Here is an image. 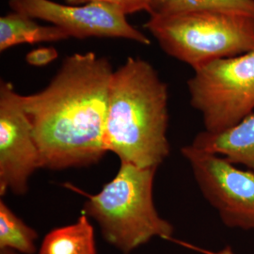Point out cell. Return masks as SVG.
Wrapping results in <instances>:
<instances>
[{"mask_svg":"<svg viewBox=\"0 0 254 254\" xmlns=\"http://www.w3.org/2000/svg\"><path fill=\"white\" fill-rule=\"evenodd\" d=\"M169 241H173V242H175V243H177V244H179V245L183 246V247H185V248H188V249H190V250L195 251V252H198V253H200V254H234V252H233V250H232L230 247H226V248H224L223 250H221V251H219V252L215 253V252H212V251L204 250V249H201V248H199V247L191 245V244H190V243H187V242H183V241H179V240L173 239V237H172V238H170V239H169Z\"/></svg>","mask_w":254,"mask_h":254,"instance_id":"cell-16","label":"cell"},{"mask_svg":"<svg viewBox=\"0 0 254 254\" xmlns=\"http://www.w3.org/2000/svg\"><path fill=\"white\" fill-rule=\"evenodd\" d=\"M37 239L36 231L17 217L4 200H0V250L34 254Z\"/></svg>","mask_w":254,"mask_h":254,"instance_id":"cell-13","label":"cell"},{"mask_svg":"<svg viewBox=\"0 0 254 254\" xmlns=\"http://www.w3.org/2000/svg\"><path fill=\"white\" fill-rule=\"evenodd\" d=\"M114 71L107 58L75 53L64 60L45 89L22 94L42 169L90 167L108 153L105 127Z\"/></svg>","mask_w":254,"mask_h":254,"instance_id":"cell-1","label":"cell"},{"mask_svg":"<svg viewBox=\"0 0 254 254\" xmlns=\"http://www.w3.org/2000/svg\"><path fill=\"white\" fill-rule=\"evenodd\" d=\"M144 27L164 51L193 70L254 50V20L219 11L151 15Z\"/></svg>","mask_w":254,"mask_h":254,"instance_id":"cell-4","label":"cell"},{"mask_svg":"<svg viewBox=\"0 0 254 254\" xmlns=\"http://www.w3.org/2000/svg\"><path fill=\"white\" fill-rule=\"evenodd\" d=\"M71 5H80L89 2H105L117 7L127 15L138 11H149L152 0H65Z\"/></svg>","mask_w":254,"mask_h":254,"instance_id":"cell-14","label":"cell"},{"mask_svg":"<svg viewBox=\"0 0 254 254\" xmlns=\"http://www.w3.org/2000/svg\"><path fill=\"white\" fill-rule=\"evenodd\" d=\"M191 145L220 155L231 163L244 165L254 173V112L224 131L200 132Z\"/></svg>","mask_w":254,"mask_h":254,"instance_id":"cell-9","label":"cell"},{"mask_svg":"<svg viewBox=\"0 0 254 254\" xmlns=\"http://www.w3.org/2000/svg\"><path fill=\"white\" fill-rule=\"evenodd\" d=\"M209 203L230 228L254 231V173L242 171L226 158L193 146L181 149Z\"/></svg>","mask_w":254,"mask_h":254,"instance_id":"cell-6","label":"cell"},{"mask_svg":"<svg viewBox=\"0 0 254 254\" xmlns=\"http://www.w3.org/2000/svg\"><path fill=\"white\" fill-rule=\"evenodd\" d=\"M156 170L121 162L115 177L98 193L87 195L83 204L82 213L98 223L106 241L122 254H131L154 237L172 238L173 225L154 205Z\"/></svg>","mask_w":254,"mask_h":254,"instance_id":"cell-3","label":"cell"},{"mask_svg":"<svg viewBox=\"0 0 254 254\" xmlns=\"http://www.w3.org/2000/svg\"><path fill=\"white\" fill-rule=\"evenodd\" d=\"M0 254H20L10 250H0Z\"/></svg>","mask_w":254,"mask_h":254,"instance_id":"cell-17","label":"cell"},{"mask_svg":"<svg viewBox=\"0 0 254 254\" xmlns=\"http://www.w3.org/2000/svg\"><path fill=\"white\" fill-rule=\"evenodd\" d=\"M169 92L154 66L128 58L114 71L105 127L108 152L121 162L158 168L171 153Z\"/></svg>","mask_w":254,"mask_h":254,"instance_id":"cell-2","label":"cell"},{"mask_svg":"<svg viewBox=\"0 0 254 254\" xmlns=\"http://www.w3.org/2000/svg\"><path fill=\"white\" fill-rule=\"evenodd\" d=\"M22 94L11 82H0V196H23L32 174L42 169L39 148L24 109Z\"/></svg>","mask_w":254,"mask_h":254,"instance_id":"cell-7","label":"cell"},{"mask_svg":"<svg viewBox=\"0 0 254 254\" xmlns=\"http://www.w3.org/2000/svg\"><path fill=\"white\" fill-rule=\"evenodd\" d=\"M70 37L54 25L44 26L23 13L11 11L0 18V51L25 44L51 43L67 40Z\"/></svg>","mask_w":254,"mask_h":254,"instance_id":"cell-10","label":"cell"},{"mask_svg":"<svg viewBox=\"0 0 254 254\" xmlns=\"http://www.w3.org/2000/svg\"><path fill=\"white\" fill-rule=\"evenodd\" d=\"M188 88L204 131L218 133L236 126L254 111V50L194 70Z\"/></svg>","mask_w":254,"mask_h":254,"instance_id":"cell-5","label":"cell"},{"mask_svg":"<svg viewBox=\"0 0 254 254\" xmlns=\"http://www.w3.org/2000/svg\"><path fill=\"white\" fill-rule=\"evenodd\" d=\"M11 10L62 28L76 39L117 38L149 46L151 41L133 27L127 14L105 2L65 5L52 0H9Z\"/></svg>","mask_w":254,"mask_h":254,"instance_id":"cell-8","label":"cell"},{"mask_svg":"<svg viewBox=\"0 0 254 254\" xmlns=\"http://www.w3.org/2000/svg\"><path fill=\"white\" fill-rule=\"evenodd\" d=\"M195 11H219L254 20V0H152L148 13L171 15Z\"/></svg>","mask_w":254,"mask_h":254,"instance_id":"cell-12","label":"cell"},{"mask_svg":"<svg viewBox=\"0 0 254 254\" xmlns=\"http://www.w3.org/2000/svg\"><path fill=\"white\" fill-rule=\"evenodd\" d=\"M39 254H97L90 218L82 213L73 224L50 231L42 242Z\"/></svg>","mask_w":254,"mask_h":254,"instance_id":"cell-11","label":"cell"},{"mask_svg":"<svg viewBox=\"0 0 254 254\" xmlns=\"http://www.w3.org/2000/svg\"><path fill=\"white\" fill-rule=\"evenodd\" d=\"M58 58L59 52L54 47H40L27 53L26 62L31 66L44 67L52 64Z\"/></svg>","mask_w":254,"mask_h":254,"instance_id":"cell-15","label":"cell"}]
</instances>
